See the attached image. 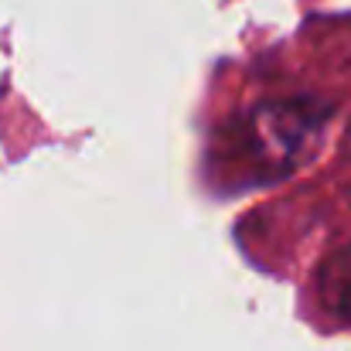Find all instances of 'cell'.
Instances as JSON below:
<instances>
[{
    "mask_svg": "<svg viewBox=\"0 0 351 351\" xmlns=\"http://www.w3.org/2000/svg\"><path fill=\"white\" fill-rule=\"evenodd\" d=\"M324 119L328 113H321V106L304 99L259 103L242 123L245 150L266 174H290L317 147Z\"/></svg>",
    "mask_w": 351,
    "mask_h": 351,
    "instance_id": "cell-1",
    "label": "cell"
},
{
    "mask_svg": "<svg viewBox=\"0 0 351 351\" xmlns=\"http://www.w3.org/2000/svg\"><path fill=\"white\" fill-rule=\"evenodd\" d=\"M317 300L328 314L351 321V245L331 252L317 269Z\"/></svg>",
    "mask_w": 351,
    "mask_h": 351,
    "instance_id": "cell-2",
    "label": "cell"
},
{
    "mask_svg": "<svg viewBox=\"0 0 351 351\" xmlns=\"http://www.w3.org/2000/svg\"><path fill=\"white\" fill-rule=\"evenodd\" d=\"M345 147H348V154H351V126H348V136H345Z\"/></svg>",
    "mask_w": 351,
    "mask_h": 351,
    "instance_id": "cell-3",
    "label": "cell"
}]
</instances>
